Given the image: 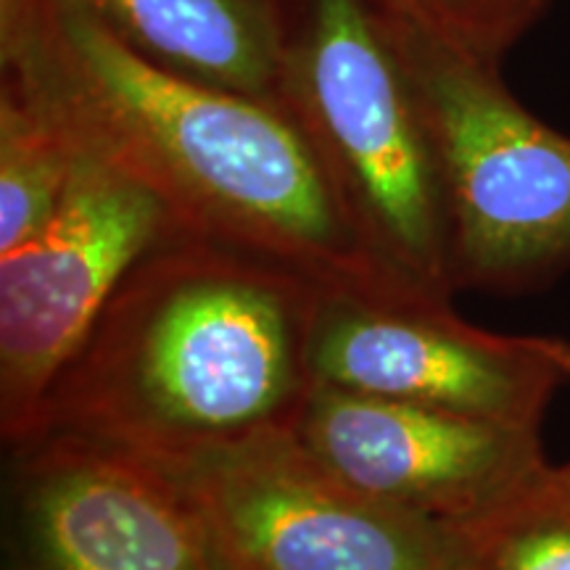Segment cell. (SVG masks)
<instances>
[{"instance_id": "obj_1", "label": "cell", "mask_w": 570, "mask_h": 570, "mask_svg": "<svg viewBox=\"0 0 570 570\" xmlns=\"http://www.w3.org/2000/svg\"><path fill=\"white\" fill-rule=\"evenodd\" d=\"M0 71L71 142L148 185L180 235L265 256L320 288L407 294L356 244L317 156L275 101L159 67L82 0H0Z\"/></svg>"}, {"instance_id": "obj_2", "label": "cell", "mask_w": 570, "mask_h": 570, "mask_svg": "<svg viewBox=\"0 0 570 570\" xmlns=\"http://www.w3.org/2000/svg\"><path fill=\"white\" fill-rule=\"evenodd\" d=\"M317 294L265 256L173 235L117 285L27 439L77 433L175 460L294 425L315 386Z\"/></svg>"}, {"instance_id": "obj_3", "label": "cell", "mask_w": 570, "mask_h": 570, "mask_svg": "<svg viewBox=\"0 0 570 570\" xmlns=\"http://www.w3.org/2000/svg\"><path fill=\"white\" fill-rule=\"evenodd\" d=\"M275 104L317 156L356 244L415 296L458 291L439 159L386 21L367 0H275Z\"/></svg>"}, {"instance_id": "obj_4", "label": "cell", "mask_w": 570, "mask_h": 570, "mask_svg": "<svg viewBox=\"0 0 570 570\" xmlns=\"http://www.w3.org/2000/svg\"><path fill=\"white\" fill-rule=\"evenodd\" d=\"M383 21L439 159L454 285L518 294L552 281L570 265V138L512 98L499 61Z\"/></svg>"}, {"instance_id": "obj_5", "label": "cell", "mask_w": 570, "mask_h": 570, "mask_svg": "<svg viewBox=\"0 0 570 570\" xmlns=\"http://www.w3.org/2000/svg\"><path fill=\"white\" fill-rule=\"evenodd\" d=\"M148 462L196 512L219 570H465V533L360 494L291 425Z\"/></svg>"}, {"instance_id": "obj_6", "label": "cell", "mask_w": 570, "mask_h": 570, "mask_svg": "<svg viewBox=\"0 0 570 570\" xmlns=\"http://www.w3.org/2000/svg\"><path fill=\"white\" fill-rule=\"evenodd\" d=\"M71 142V140H69ZM71 173L46 227L0 254V433L35 431L42 402L125 275L177 230L167 204L117 164L71 142Z\"/></svg>"}, {"instance_id": "obj_7", "label": "cell", "mask_w": 570, "mask_h": 570, "mask_svg": "<svg viewBox=\"0 0 570 570\" xmlns=\"http://www.w3.org/2000/svg\"><path fill=\"white\" fill-rule=\"evenodd\" d=\"M309 370L323 386L539 428L570 381V344L483 331L449 298L320 288Z\"/></svg>"}, {"instance_id": "obj_8", "label": "cell", "mask_w": 570, "mask_h": 570, "mask_svg": "<svg viewBox=\"0 0 570 570\" xmlns=\"http://www.w3.org/2000/svg\"><path fill=\"white\" fill-rule=\"evenodd\" d=\"M6 570H219L159 468L77 433L6 446Z\"/></svg>"}, {"instance_id": "obj_9", "label": "cell", "mask_w": 570, "mask_h": 570, "mask_svg": "<svg viewBox=\"0 0 570 570\" xmlns=\"http://www.w3.org/2000/svg\"><path fill=\"white\" fill-rule=\"evenodd\" d=\"M294 433L341 481L433 523L468 529L550 473L539 428L315 383Z\"/></svg>"}, {"instance_id": "obj_10", "label": "cell", "mask_w": 570, "mask_h": 570, "mask_svg": "<svg viewBox=\"0 0 570 570\" xmlns=\"http://www.w3.org/2000/svg\"><path fill=\"white\" fill-rule=\"evenodd\" d=\"M132 51L188 80L275 101V0H82Z\"/></svg>"}, {"instance_id": "obj_11", "label": "cell", "mask_w": 570, "mask_h": 570, "mask_svg": "<svg viewBox=\"0 0 570 570\" xmlns=\"http://www.w3.org/2000/svg\"><path fill=\"white\" fill-rule=\"evenodd\" d=\"M71 142L24 85L0 71V254L35 238L61 202Z\"/></svg>"}, {"instance_id": "obj_12", "label": "cell", "mask_w": 570, "mask_h": 570, "mask_svg": "<svg viewBox=\"0 0 570 570\" xmlns=\"http://www.w3.org/2000/svg\"><path fill=\"white\" fill-rule=\"evenodd\" d=\"M465 570H570V473H550L462 529Z\"/></svg>"}, {"instance_id": "obj_13", "label": "cell", "mask_w": 570, "mask_h": 570, "mask_svg": "<svg viewBox=\"0 0 570 570\" xmlns=\"http://www.w3.org/2000/svg\"><path fill=\"white\" fill-rule=\"evenodd\" d=\"M383 17L407 21L462 51L499 61L531 30L550 0H367Z\"/></svg>"}, {"instance_id": "obj_14", "label": "cell", "mask_w": 570, "mask_h": 570, "mask_svg": "<svg viewBox=\"0 0 570 570\" xmlns=\"http://www.w3.org/2000/svg\"><path fill=\"white\" fill-rule=\"evenodd\" d=\"M562 468H566V470H568V473H570V460H568V465H562Z\"/></svg>"}]
</instances>
